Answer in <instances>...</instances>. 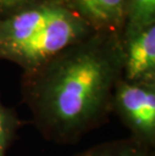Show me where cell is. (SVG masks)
Listing matches in <instances>:
<instances>
[{
    "label": "cell",
    "mask_w": 155,
    "mask_h": 156,
    "mask_svg": "<svg viewBox=\"0 0 155 156\" xmlns=\"http://www.w3.org/2000/svg\"><path fill=\"white\" fill-rule=\"evenodd\" d=\"M121 35L94 32L22 74V101L45 140L76 144L108 122L123 74Z\"/></svg>",
    "instance_id": "6da1fadb"
},
{
    "label": "cell",
    "mask_w": 155,
    "mask_h": 156,
    "mask_svg": "<svg viewBox=\"0 0 155 156\" xmlns=\"http://www.w3.org/2000/svg\"><path fill=\"white\" fill-rule=\"evenodd\" d=\"M94 32L69 0H36L0 19V59L30 73Z\"/></svg>",
    "instance_id": "7a4b0ae2"
},
{
    "label": "cell",
    "mask_w": 155,
    "mask_h": 156,
    "mask_svg": "<svg viewBox=\"0 0 155 156\" xmlns=\"http://www.w3.org/2000/svg\"><path fill=\"white\" fill-rule=\"evenodd\" d=\"M130 132V137L155 149V83L122 78L114 89L112 114Z\"/></svg>",
    "instance_id": "3957f363"
},
{
    "label": "cell",
    "mask_w": 155,
    "mask_h": 156,
    "mask_svg": "<svg viewBox=\"0 0 155 156\" xmlns=\"http://www.w3.org/2000/svg\"><path fill=\"white\" fill-rule=\"evenodd\" d=\"M123 74L130 82L155 83V24L122 32Z\"/></svg>",
    "instance_id": "277c9868"
},
{
    "label": "cell",
    "mask_w": 155,
    "mask_h": 156,
    "mask_svg": "<svg viewBox=\"0 0 155 156\" xmlns=\"http://www.w3.org/2000/svg\"><path fill=\"white\" fill-rule=\"evenodd\" d=\"M95 32L122 34L127 0H69Z\"/></svg>",
    "instance_id": "5b68a950"
},
{
    "label": "cell",
    "mask_w": 155,
    "mask_h": 156,
    "mask_svg": "<svg viewBox=\"0 0 155 156\" xmlns=\"http://www.w3.org/2000/svg\"><path fill=\"white\" fill-rule=\"evenodd\" d=\"M74 156H155V153L154 148L129 136L94 145Z\"/></svg>",
    "instance_id": "8992f818"
},
{
    "label": "cell",
    "mask_w": 155,
    "mask_h": 156,
    "mask_svg": "<svg viewBox=\"0 0 155 156\" xmlns=\"http://www.w3.org/2000/svg\"><path fill=\"white\" fill-rule=\"evenodd\" d=\"M152 24H155V0H127L123 31L137 30Z\"/></svg>",
    "instance_id": "52a82bcc"
},
{
    "label": "cell",
    "mask_w": 155,
    "mask_h": 156,
    "mask_svg": "<svg viewBox=\"0 0 155 156\" xmlns=\"http://www.w3.org/2000/svg\"><path fill=\"white\" fill-rule=\"evenodd\" d=\"M22 126L23 121L15 109L7 107L0 99V156H7Z\"/></svg>",
    "instance_id": "ba28073f"
},
{
    "label": "cell",
    "mask_w": 155,
    "mask_h": 156,
    "mask_svg": "<svg viewBox=\"0 0 155 156\" xmlns=\"http://www.w3.org/2000/svg\"><path fill=\"white\" fill-rule=\"evenodd\" d=\"M35 1L36 0H0V19L7 17Z\"/></svg>",
    "instance_id": "9c48e42d"
}]
</instances>
